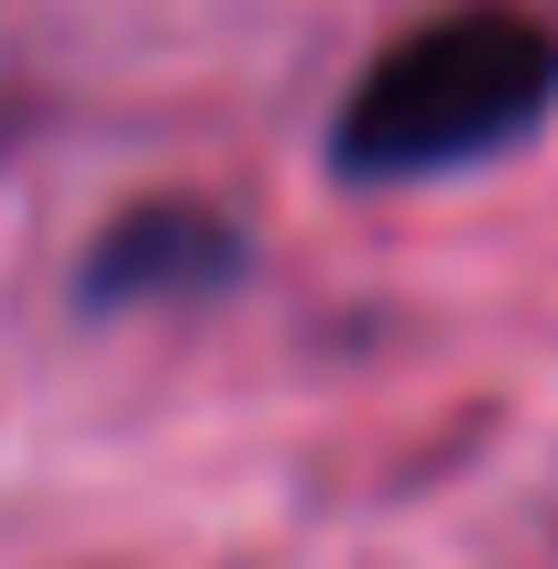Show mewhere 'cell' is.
<instances>
[{"label": "cell", "instance_id": "1", "mask_svg": "<svg viewBox=\"0 0 558 569\" xmlns=\"http://www.w3.org/2000/svg\"><path fill=\"white\" fill-rule=\"evenodd\" d=\"M558 99V33L526 11H449L406 44H383L340 110L350 176H438L526 142Z\"/></svg>", "mask_w": 558, "mask_h": 569}]
</instances>
